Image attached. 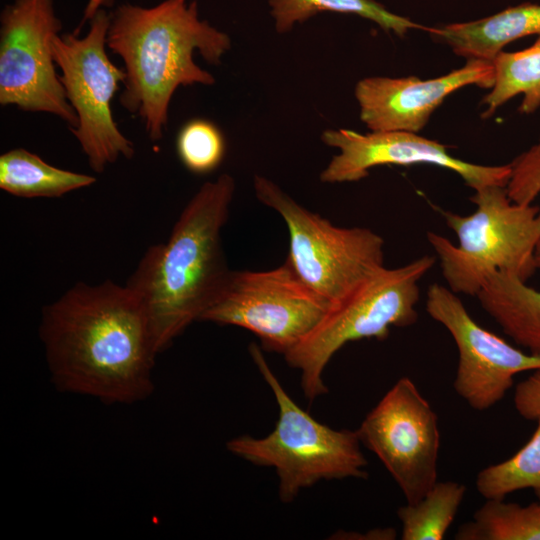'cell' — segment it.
Returning a JSON list of instances; mask_svg holds the SVG:
<instances>
[{"mask_svg":"<svg viewBox=\"0 0 540 540\" xmlns=\"http://www.w3.org/2000/svg\"><path fill=\"white\" fill-rule=\"evenodd\" d=\"M39 335L61 391L129 404L153 390L158 352L145 310L127 285L76 283L43 308Z\"/></svg>","mask_w":540,"mask_h":540,"instance_id":"6da1fadb","label":"cell"},{"mask_svg":"<svg viewBox=\"0 0 540 540\" xmlns=\"http://www.w3.org/2000/svg\"><path fill=\"white\" fill-rule=\"evenodd\" d=\"M106 46L124 63L121 105L141 118L151 141H158L176 89L215 83L214 76L195 63L194 52L218 65L231 39L200 19L197 1L164 0L148 8L119 5L110 13Z\"/></svg>","mask_w":540,"mask_h":540,"instance_id":"7a4b0ae2","label":"cell"},{"mask_svg":"<svg viewBox=\"0 0 540 540\" xmlns=\"http://www.w3.org/2000/svg\"><path fill=\"white\" fill-rule=\"evenodd\" d=\"M234 192L235 181L227 173L204 183L167 242L148 247L126 283L145 310L158 353L200 321L231 271L221 232Z\"/></svg>","mask_w":540,"mask_h":540,"instance_id":"3957f363","label":"cell"},{"mask_svg":"<svg viewBox=\"0 0 540 540\" xmlns=\"http://www.w3.org/2000/svg\"><path fill=\"white\" fill-rule=\"evenodd\" d=\"M476 206L468 215L440 210L458 243L429 231L427 240L439 259L448 288L476 297L496 272L527 281L538 270L540 208L512 201L506 186L488 185L470 197Z\"/></svg>","mask_w":540,"mask_h":540,"instance_id":"277c9868","label":"cell"},{"mask_svg":"<svg viewBox=\"0 0 540 540\" xmlns=\"http://www.w3.org/2000/svg\"><path fill=\"white\" fill-rule=\"evenodd\" d=\"M249 353L275 397L278 419L267 436H239L227 442V450L252 464L273 468L283 503L321 480L366 479L368 462L356 430H336L317 421L283 388L261 346L251 343Z\"/></svg>","mask_w":540,"mask_h":540,"instance_id":"5b68a950","label":"cell"},{"mask_svg":"<svg viewBox=\"0 0 540 540\" xmlns=\"http://www.w3.org/2000/svg\"><path fill=\"white\" fill-rule=\"evenodd\" d=\"M436 258L424 255L396 268H379L340 300L332 303L319 324L284 356L300 372L305 397L327 393L323 373L347 343L384 340L391 327H409L418 320L419 283Z\"/></svg>","mask_w":540,"mask_h":540,"instance_id":"8992f818","label":"cell"},{"mask_svg":"<svg viewBox=\"0 0 540 540\" xmlns=\"http://www.w3.org/2000/svg\"><path fill=\"white\" fill-rule=\"evenodd\" d=\"M254 192L289 232L286 260L309 288L331 304L384 265V239L365 227H339L314 213L272 180L255 175Z\"/></svg>","mask_w":540,"mask_h":540,"instance_id":"52a82bcc","label":"cell"},{"mask_svg":"<svg viewBox=\"0 0 540 540\" xmlns=\"http://www.w3.org/2000/svg\"><path fill=\"white\" fill-rule=\"evenodd\" d=\"M88 22L84 37L75 33L57 35L52 51L66 98L78 118L77 126L70 131L90 168L102 173L120 157L131 159L135 149L119 130L111 112V100L126 75L106 53L110 13L102 8Z\"/></svg>","mask_w":540,"mask_h":540,"instance_id":"ba28073f","label":"cell"},{"mask_svg":"<svg viewBox=\"0 0 540 540\" xmlns=\"http://www.w3.org/2000/svg\"><path fill=\"white\" fill-rule=\"evenodd\" d=\"M330 305L285 260L265 271L231 270L200 321L247 329L263 349L285 355L313 331Z\"/></svg>","mask_w":540,"mask_h":540,"instance_id":"9c48e42d","label":"cell"},{"mask_svg":"<svg viewBox=\"0 0 540 540\" xmlns=\"http://www.w3.org/2000/svg\"><path fill=\"white\" fill-rule=\"evenodd\" d=\"M0 24V104L53 114L76 127L55 69L52 42L62 23L54 0H14L1 12Z\"/></svg>","mask_w":540,"mask_h":540,"instance_id":"30bf717a","label":"cell"},{"mask_svg":"<svg viewBox=\"0 0 540 540\" xmlns=\"http://www.w3.org/2000/svg\"><path fill=\"white\" fill-rule=\"evenodd\" d=\"M402 491L407 503L419 501L438 481V417L409 377H401L356 430Z\"/></svg>","mask_w":540,"mask_h":540,"instance_id":"8fae6325","label":"cell"},{"mask_svg":"<svg viewBox=\"0 0 540 540\" xmlns=\"http://www.w3.org/2000/svg\"><path fill=\"white\" fill-rule=\"evenodd\" d=\"M426 294L428 315L450 333L458 350L454 390L472 409H490L505 397L518 373L540 369L539 355L479 325L448 287L434 283Z\"/></svg>","mask_w":540,"mask_h":540,"instance_id":"7c38bea8","label":"cell"},{"mask_svg":"<svg viewBox=\"0 0 540 540\" xmlns=\"http://www.w3.org/2000/svg\"><path fill=\"white\" fill-rule=\"evenodd\" d=\"M321 140L339 150L320 173L323 183L357 182L367 177L371 168L382 165L428 164L457 173L475 191L488 185L506 186L511 174L510 164L470 163L450 154L445 145L413 132L362 134L349 129H329L323 131Z\"/></svg>","mask_w":540,"mask_h":540,"instance_id":"4fadbf2b","label":"cell"},{"mask_svg":"<svg viewBox=\"0 0 540 540\" xmlns=\"http://www.w3.org/2000/svg\"><path fill=\"white\" fill-rule=\"evenodd\" d=\"M493 83V62L469 59L433 79L366 77L356 84L355 97L360 118L371 131L418 133L447 96L468 85L491 88Z\"/></svg>","mask_w":540,"mask_h":540,"instance_id":"5bb4252c","label":"cell"},{"mask_svg":"<svg viewBox=\"0 0 540 540\" xmlns=\"http://www.w3.org/2000/svg\"><path fill=\"white\" fill-rule=\"evenodd\" d=\"M428 32L467 60L493 62L510 42L540 36V4L522 3L489 17L429 28Z\"/></svg>","mask_w":540,"mask_h":540,"instance_id":"9a60e30c","label":"cell"},{"mask_svg":"<svg viewBox=\"0 0 540 540\" xmlns=\"http://www.w3.org/2000/svg\"><path fill=\"white\" fill-rule=\"evenodd\" d=\"M476 298L516 344L540 356V289L511 273L496 272Z\"/></svg>","mask_w":540,"mask_h":540,"instance_id":"2e32d148","label":"cell"},{"mask_svg":"<svg viewBox=\"0 0 540 540\" xmlns=\"http://www.w3.org/2000/svg\"><path fill=\"white\" fill-rule=\"evenodd\" d=\"M95 181L94 176L50 165L24 148L0 156V188L13 196L55 198Z\"/></svg>","mask_w":540,"mask_h":540,"instance_id":"e0dca14e","label":"cell"},{"mask_svg":"<svg viewBox=\"0 0 540 540\" xmlns=\"http://www.w3.org/2000/svg\"><path fill=\"white\" fill-rule=\"evenodd\" d=\"M494 83L483 98L484 117L491 116L511 98L522 94L519 106L529 114L540 106V36L532 46L514 52L502 51L493 61Z\"/></svg>","mask_w":540,"mask_h":540,"instance_id":"ac0fdd59","label":"cell"},{"mask_svg":"<svg viewBox=\"0 0 540 540\" xmlns=\"http://www.w3.org/2000/svg\"><path fill=\"white\" fill-rule=\"evenodd\" d=\"M268 4L279 33H286L296 23H302L321 12L358 15L400 37L411 29L429 30L409 18L390 12L375 0H268Z\"/></svg>","mask_w":540,"mask_h":540,"instance_id":"d6986e66","label":"cell"},{"mask_svg":"<svg viewBox=\"0 0 540 540\" xmlns=\"http://www.w3.org/2000/svg\"><path fill=\"white\" fill-rule=\"evenodd\" d=\"M456 540H540V503L522 506L486 500L472 520L459 526Z\"/></svg>","mask_w":540,"mask_h":540,"instance_id":"ffe728a7","label":"cell"},{"mask_svg":"<svg viewBox=\"0 0 540 540\" xmlns=\"http://www.w3.org/2000/svg\"><path fill=\"white\" fill-rule=\"evenodd\" d=\"M467 488L455 481H437L416 503L397 510L402 540H441L454 521Z\"/></svg>","mask_w":540,"mask_h":540,"instance_id":"44dd1931","label":"cell"},{"mask_svg":"<svg viewBox=\"0 0 540 540\" xmlns=\"http://www.w3.org/2000/svg\"><path fill=\"white\" fill-rule=\"evenodd\" d=\"M528 442L505 461L478 472L475 485L486 500H501L518 490L531 489L540 500V418Z\"/></svg>","mask_w":540,"mask_h":540,"instance_id":"7402d4cb","label":"cell"},{"mask_svg":"<svg viewBox=\"0 0 540 540\" xmlns=\"http://www.w3.org/2000/svg\"><path fill=\"white\" fill-rule=\"evenodd\" d=\"M177 152L184 166L193 173L216 169L223 160L225 141L218 127L203 119L186 123L177 136Z\"/></svg>","mask_w":540,"mask_h":540,"instance_id":"603a6c76","label":"cell"},{"mask_svg":"<svg viewBox=\"0 0 540 540\" xmlns=\"http://www.w3.org/2000/svg\"><path fill=\"white\" fill-rule=\"evenodd\" d=\"M511 174L506 185L509 198L521 205H531L540 194V143L530 147L511 163ZM540 270V243L535 252Z\"/></svg>","mask_w":540,"mask_h":540,"instance_id":"cb8c5ba5","label":"cell"},{"mask_svg":"<svg viewBox=\"0 0 540 540\" xmlns=\"http://www.w3.org/2000/svg\"><path fill=\"white\" fill-rule=\"evenodd\" d=\"M514 406L518 414L527 420L540 418V369L517 384Z\"/></svg>","mask_w":540,"mask_h":540,"instance_id":"d4e9b609","label":"cell"},{"mask_svg":"<svg viewBox=\"0 0 540 540\" xmlns=\"http://www.w3.org/2000/svg\"><path fill=\"white\" fill-rule=\"evenodd\" d=\"M113 2L114 0H88L87 5L84 9L82 21L75 33L77 34V32L81 29V26L85 22L89 21L98 10L104 7H110Z\"/></svg>","mask_w":540,"mask_h":540,"instance_id":"484cf974","label":"cell"}]
</instances>
